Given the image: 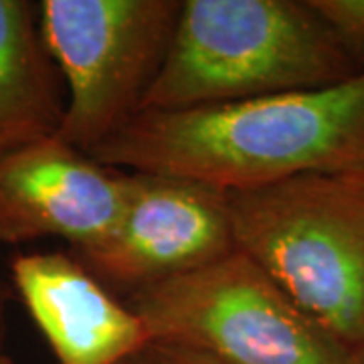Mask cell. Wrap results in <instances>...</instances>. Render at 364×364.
<instances>
[{"label":"cell","instance_id":"obj_1","mask_svg":"<svg viewBox=\"0 0 364 364\" xmlns=\"http://www.w3.org/2000/svg\"><path fill=\"white\" fill-rule=\"evenodd\" d=\"M105 166L225 193L364 166V69L334 85L140 112L90 154Z\"/></svg>","mask_w":364,"mask_h":364},{"label":"cell","instance_id":"obj_2","mask_svg":"<svg viewBox=\"0 0 364 364\" xmlns=\"http://www.w3.org/2000/svg\"><path fill=\"white\" fill-rule=\"evenodd\" d=\"M360 71L308 0H182L142 112L316 90Z\"/></svg>","mask_w":364,"mask_h":364},{"label":"cell","instance_id":"obj_3","mask_svg":"<svg viewBox=\"0 0 364 364\" xmlns=\"http://www.w3.org/2000/svg\"><path fill=\"white\" fill-rule=\"evenodd\" d=\"M227 195L235 249L342 346H360L364 176L312 172Z\"/></svg>","mask_w":364,"mask_h":364},{"label":"cell","instance_id":"obj_4","mask_svg":"<svg viewBox=\"0 0 364 364\" xmlns=\"http://www.w3.org/2000/svg\"><path fill=\"white\" fill-rule=\"evenodd\" d=\"M126 304L152 344L184 346L223 364H348L350 350L239 249L144 287Z\"/></svg>","mask_w":364,"mask_h":364},{"label":"cell","instance_id":"obj_5","mask_svg":"<svg viewBox=\"0 0 364 364\" xmlns=\"http://www.w3.org/2000/svg\"><path fill=\"white\" fill-rule=\"evenodd\" d=\"M182 0H43L39 28L67 87L57 138L91 154L142 112Z\"/></svg>","mask_w":364,"mask_h":364},{"label":"cell","instance_id":"obj_6","mask_svg":"<svg viewBox=\"0 0 364 364\" xmlns=\"http://www.w3.org/2000/svg\"><path fill=\"white\" fill-rule=\"evenodd\" d=\"M128 172V170H126ZM235 251L229 195L203 182L128 172L114 231L73 253L109 291L126 298Z\"/></svg>","mask_w":364,"mask_h":364},{"label":"cell","instance_id":"obj_7","mask_svg":"<svg viewBox=\"0 0 364 364\" xmlns=\"http://www.w3.org/2000/svg\"><path fill=\"white\" fill-rule=\"evenodd\" d=\"M128 188L126 170L105 166L51 136L0 156V245L57 237L71 253L114 231Z\"/></svg>","mask_w":364,"mask_h":364},{"label":"cell","instance_id":"obj_8","mask_svg":"<svg viewBox=\"0 0 364 364\" xmlns=\"http://www.w3.org/2000/svg\"><path fill=\"white\" fill-rule=\"evenodd\" d=\"M11 279L57 364H122L152 344L142 318L73 253H18Z\"/></svg>","mask_w":364,"mask_h":364},{"label":"cell","instance_id":"obj_9","mask_svg":"<svg viewBox=\"0 0 364 364\" xmlns=\"http://www.w3.org/2000/svg\"><path fill=\"white\" fill-rule=\"evenodd\" d=\"M63 109V81L41 37L39 9L0 0V156L57 136Z\"/></svg>","mask_w":364,"mask_h":364},{"label":"cell","instance_id":"obj_10","mask_svg":"<svg viewBox=\"0 0 364 364\" xmlns=\"http://www.w3.org/2000/svg\"><path fill=\"white\" fill-rule=\"evenodd\" d=\"M342 49L364 69V0H308Z\"/></svg>","mask_w":364,"mask_h":364},{"label":"cell","instance_id":"obj_11","mask_svg":"<svg viewBox=\"0 0 364 364\" xmlns=\"http://www.w3.org/2000/svg\"><path fill=\"white\" fill-rule=\"evenodd\" d=\"M150 354L154 358V364H223L215 358H210L203 352L191 350L176 344H150Z\"/></svg>","mask_w":364,"mask_h":364},{"label":"cell","instance_id":"obj_12","mask_svg":"<svg viewBox=\"0 0 364 364\" xmlns=\"http://www.w3.org/2000/svg\"><path fill=\"white\" fill-rule=\"evenodd\" d=\"M14 298V289L9 282L0 277V354H4V346L9 340V330H11V301Z\"/></svg>","mask_w":364,"mask_h":364},{"label":"cell","instance_id":"obj_13","mask_svg":"<svg viewBox=\"0 0 364 364\" xmlns=\"http://www.w3.org/2000/svg\"><path fill=\"white\" fill-rule=\"evenodd\" d=\"M122 364H154V358H152V354H150V346H148L144 352L136 354V356H132V358H128L126 363H122Z\"/></svg>","mask_w":364,"mask_h":364},{"label":"cell","instance_id":"obj_14","mask_svg":"<svg viewBox=\"0 0 364 364\" xmlns=\"http://www.w3.org/2000/svg\"><path fill=\"white\" fill-rule=\"evenodd\" d=\"M348 364H364V342L360 346L352 348L348 354Z\"/></svg>","mask_w":364,"mask_h":364},{"label":"cell","instance_id":"obj_15","mask_svg":"<svg viewBox=\"0 0 364 364\" xmlns=\"http://www.w3.org/2000/svg\"><path fill=\"white\" fill-rule=\"evenodd\" d=\"M0 364H16L9 354H0Z\"/></svg>","mask_w":364,"mask_h":364},{"label":"cell","instance_id":"obj_16","mask_svg":"<svg viewBox=\"0 0 364 364\" xmlns=\"http://www.w3.org/2000/svg\"><path fill=\"white\" fill-rule=\"evenodd\" d=\"M354 174H360V176H364V166L360 170H358V172H354Z\"/></svg>","mask_w":364,"mask_h":364}]
</instances>
